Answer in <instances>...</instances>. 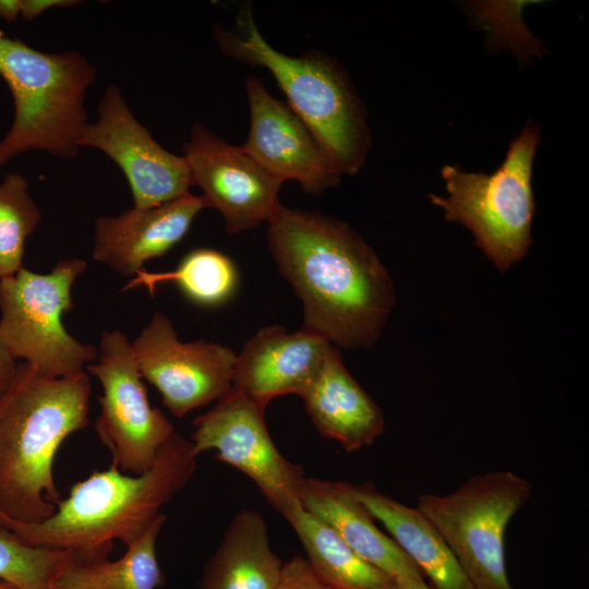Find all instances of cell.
I'll use <instances>...</instances> for the list:
<instances>
[{
    "instance_id": "ac0fdd59",
    "label": "cell",
    "mask_w": 589,
    "mask_h": 589,
    "mask_svg": "<svg viewBox=\"0 0 589 589\" xmlns=\"http://www.w3.org/2000/svg\"><path fill=\"white\" fill-rule=\"evenodd\" d=\"M300 502L363 560L394 579H423L418 566L376 527L375 519L349 493L346 482L304 477Z\"/></svg>"
},
{
    "instance_id": "d6986e66",
    "label": "cell",
    "mask_w": 589,
    "mask_h": 589,
    "mask_svg": "<svg viewBox=\"0 0 589 589\" xmlns=\"http://www.w3.org/2000/svg\"><path fill=\"white\" fill-rule=\"evenodd\" d=\"M346 484L349 493L383 524L394 542L429 577L434 589H472L437 529L416 506H407L370 483Z\"/></svg>"
},
{
    "instance_id": "83f0119b",
    "label": "cell",
    "mask_w": 589,
    "mask_h": 589,
    "mask_svg": "<svg viewBox=\"0 0 589 589\" xmlns=\"http://www.w3.org/2000/svg\"><path fill=\"white\" fill-rule=\"evenodd\" d=\"M17 365V360L11 356L0 339V395L13 380Z\"/></svg>"
},
{
    "instance_id": "ffe728a7",
    "label": "cell",
    "mask_w": 589,
    "mask_h": 589,
    "mask_svg": "<svg viewBox=\"0 0 589 589\" xmlns=\"http://www.w3.org/2000/svg\"><path fill=\"white\" fill-rule=\"evenodd\" d=\"M281 568L264 518L244 509L235 515L206 562L200 589H277Z\"/></svg>"
},
{
    "instance_id": "6da1fadb",
    "label": "cell",
    "mask_w": 589,
    "mask_h": 589,
    "mask_svg": "<svg viewBox=\"0 0 589 589\" xmlns=\"http://www.w3.org/2000/svg\"><path fill=\"white\" fill-rule=\"evenodd\" d=\"M267 244L302 302V328L337 348L372 347L395 303L393 280L348 224L317 211L280 206Z\"/></svg>"
},
{
    "instance_id": "1f68e13d",
    "label": "cell",
    "mask_w": 589,
    "mask_h": 589,
    "mask_svg": "<svg viewBox=\"0 0 589 589\" xmlns=\"http://www.w3.org/2000/svg\"><path fill=\"white\" fill-rule=\"evenodd\" d=\"M57 589V588H56Z\"/></svg>"
},
{
    "instance_id": "4dcf8cb0",
    "label": "cell",
    "mask_w": 589,
    "mask_h": 589,
    "mask_svg": "<svg viewBox=\"0 0 589 589\" xmlns=\"http://www.w3.org/2000/svg\"><path fill=\"white\" fill-rule=\"evenodd\" d=\"M0 589H19L16 586L7 582V581H0Z\"/></svg>"
},
{
    "instance_id": "8fae6325",
    "label": "cell",
    "mask_w": 589,
    "mask_h": 589,
    "mask_svg": "<svg viewBox=\"0 0 589 589\" xmlns=\"http://www.w3.org/2000/svg\"><path fill=\"white\" fill-rule=\"evenodd\" d=\"M131 349L141 376L157 388L176 418L217 401L232 387L237 353L218 342L180 341L160 311L154 312Z\"/></svg>"
},
{
    "instance_id": "44dd1931",
    "label": "cell",
    "mask_w": 589,
    "mask_h": 589,
    "mask_svg": "<svg viewBox=\"0 0 589 589\" xmlns=\"http://www.w3.org/2000/svg\"><path fill=\"white\" fill-rule=\"evenodd\" d=\"M316 575L336 589H395V579L363 560L329 526L302 508L288 520Z\"/></svg>"
},
{
    "instance_id": "8992f818",
    "label": "cell",
    "mask_w": 589,
    "mask_h": 589,
    "mask_svg": "<svg viewBox=\"0 0 589 589\" xmlns=\"http://www.w3.org/2000/svg\"><path fill=\"white\" fill-rule=\"evenodd\" d=\"M540 133L531 122L510 142L505 159L493 173L442 168L446 197L430 194L448 221L468 228L476 244L500 272L507 271L528 252L534 215L532 166Z\"/></svg>"
},
{
    "instance_id": "7a4b0ae2",
    "label": "cell",
    "mask_w": 589,
    "mask_h": 589,
    "mask_svg": "<svg viewBox=\"0 0 589 589\" xmlns=\"http://www.w3.org/2000/svg\"><path fill=\"white\" fill-rule=\"evenodd\" d=\"M196 457L192 443L175 432L148 471L129 476L111 464L74 483L45 520L22 522L0 513V529L27 545L74 551L89 563L107 560L113 540L128 546L151 529L193 476Z\"/></svg>"
},
{
    "instance_id": "603a6c76",
    "label": "cell",
    "mask_w": 589,
    "mask_h": 589,
    "mask_svg": "<svg viewBox=\"0 0 589 589\" xmlns=\"http://www.w3.org/2000/svg\"><path fill=\"white\" fill-rule=\"evenodd\" d=\"M163 281H173L191 302L214 308L233 296L238 272L226 254L213 249H195L185 254L171 272L140 271L122 290L144 286L153 294L156 285Z\"/></svg>"
},
{
    "instance_id": "5b68a950",
    "label": "cell",
    "mask_w": 589,
    "mask_h": 589,
    "mask_svg": "<svg viewBox=\"0 0 589 589\" xmlns=\"http://www.w3.org/2000/svg\"><path fill=\"white\" fill-rule=\"evenodd\" d=\"M0 76L14 104V117L0 141V167L28 152L74 158L87 127V89L95 65L81 52H45L0 29Z\"/></svg>"
},
{
    "instance_id": "30bf717a",
    "label": "cell",
    "mask_w": 589,
    "mask_h": 589,
    "mask_svg": "<svg viewBox=\"0 0 589 589\" xmlns=\"http://www.w3.org/2000/svg\"><path fill=\"white\" fill-rule=\"evenodd\" d=\"M98 361L86 370L101 384L100 412L95 430L122 472L148 471L175 433L171 422L148 401L131 342L120 330H105Z\"/></svg>"
},
{
    "instance_id": "4fadbf2b",
    "label": "cell",
    "mask_w": 589,
    "mask_h": 589,
    "mask_svg": "<svg viewBox=\"0 0 589 589\" xmlns=\"http://www.w3.org/2000/svg\"><path fill=\"white\" fill-rule=\"evenodd\" d=\"M182 152L192 184L201 188L206 207L220 213L227 232L268 224L283 205V181L202 123L193 124Z\"/></svg>"
},
{
    "instance_id": "4316f807",
    "label": "cell",
    "mask_w": 589,
    "mask_h": 589,
    "mask_svg": "<svg viewBox=\"0 0 589 589\" xmlns=\"http://www.w3.org/2000/svg\"><path fill=\"white\" fill-rule=\"evenodd\" d=\"M79 3L76 0H23L20 17L24 22H32L52 8L73 7Z\"/></svg>"
},
{
    "instance_id": "277c9868",
    "label": "cell",
    "mask_w": 589,
    "mask_h": 589,
    "mask_svg": "<svg viewBox=\"0 0 589 589\" xmlns=\"http://www.w3.org/2000/svg\"><path fill=\"white\" fill-rule=\"evenodd\" d=\"M213 37L225 56L272 73L288 106L344 175L362 168L371 145L366 112L349 75L335 59L315 49L296 57L276 50L259 31L250 4L240 10L235 27L216 25Z\"/></svg>"
},
{
    "instance_id": "ba28073f",
    "label": "cell",
    "mask_w": 589,
    "mask_h": 589,
    "mask_svg": "<svg viewBox=\"0 0 589 589\" xmlns=\"http://www.w3.org/2000/svg\"><path fill=\"white\" fill-rule=\"evenodd\" d=\"M85 268V261L67 259L48 274L22 267L0 278V339L13 358L51 377L80 374L97 359V349L71 336L61 322L73 309L71 289Z\"/></svg>"
},
{
    "instance_id": "7c38bea8",
    "label": "cell",
    "mask_w": 589,
    "mask_h": 589,
    "mask_svg": "<svg viewBox=\"0 0 589 589\" xmlns=\"http://www.w3.org/2000/svg\"><path fill=\"white\" fill-rule=\"evenodd\" d=\"M80 147L98 149L117 164L130 185L134 207L164 204L189 193L193 185L184 157L152 136L113 83L105 88L97 119L87 124Z\"/></svg>"
},
{
    "instance_id": "9c48e42d",
    "label": "cell",
    "mask_w": 589,
    "mask_h": 589,
    "mask_svg": "<svg viewBox=\"0 0 589 589\" xmlns=\"http://www.w3.org/2000/svg\"><path fill=\"white\" fill-rule=\"evenodd\" d=\"M265 409L231 387L212 409L193 420L190 442L196 456L215 450L216 459L244 473L288 521L302 508L303 470L275 446L265 423Z\"/></svg>"
},
{
    "instance_id": "3957f363",
    "label": "cell",
    "mask_w": 589,
    "mask_h": 589,
    "mask_svg": "<svg viewBox=\"0 0 589 589\" xmlns=\"http://www.w3.org/2000/svg\"><path fill=\"white\" fill-rule=\"evenodd\" d=\"M89 376L51 377L19 363L0 395V513L22 522L51 516L61 498L53 461L62 442L88 424Z\"/></svg>"
},
{
    "instance_id": "9a60e30c",
    "label": "cell",
    "mask_w": 589,
    "mask_h": 589,
    "mask_svg": "<svg viewBox=\"0 0 589 589\" xmlns=\"http://www.w3.org/2000/svg\"><path fill=\"white\" fill-rule=\"evenodd\" d=\"M333 345L300 327L264 326L237 353L232 387L267 407L274 398L301 396L321 370Z\"/></svg>"
},
{
    "instance_id": "e0dca14e",
    "label": "cell",
    "mask_w": 589,
    "mask_h": 589,
    "mask_svg": "<svg viewBox=\"0 0 589 589\" xmlns=\"http://www.w3.org/2000/svg\"><path fill=\"white\" fill-rule=\"evenodd\" d=\"M300 397L320 434L348 453L371 445L384 430L382 409L346 369L335 346Z\"/></svg>"
},
{
    "instance_id": "7402d4cb",
    "label": "cell",
    "mask_w": 589,
    "mask_h": 589,
    "mask_svg": "<svg viewBox=\"0 0 589 589\" xmlns=\"http://www.w3.org/2000/svg\"><path fill=\"white\" fill-rule=\"evenodd\" d=\"M165 522L166 516L161 514L117 561L107 558L72 567L60 578L57 589H157L163 586L156 541Z\"/></svg>"
},
{
    "instance_id": "cb8c5ba5",
    "label": "cell",
    "mask_w": 589,
    "mask_h": 589,
    "mask_svg": "<svg viewBox=\"0 0 589 589\" xmlns=\"http://www.w3.org/2000/svg\"><path fill=\"white\" fill-rule=\"evenodd\" d=\"M89 564L74 551L27 545L0 529V579L19 589H56L72 567Z\"/></svg>"
},
{
    "instance_id": "f1b7e54d",
    "label": "cell",
    "mask_w": 589,
    "mask_h": 589,
    "mask_svg": "<svg viewBox=\"0 0 589 589\" xmlns=\"http://www.w3.org/2000/svg\"><path fill=\"white\" fill-rule=\"evenodd\" d=\"M23 0H0V20L15 23L21 15Z\"/></svg>"
},
{
    "instance_id": "2e32d148",
    "label": "cell",
    "mask_w": 589,
    "mask_h": 589,
    "mask_svg": "<svg viewBox=\"0 0 589 589\" xmlns=\"http://www.w3.org/2000/svg\"><path fill=\"white\" fill-rule=\"evenodd\" d=\"M205 207L202 195L189 192L154 207L133 206L117 216L98 217L93 259L122 276H135L145 262L179 243Z\"/></svg>"
},
{
    "instance_id": "52a82bcc",
    "label": "cell",
    "mask_w": 589,
    "mask_h": 589,
    "mask_svg": "<svg viewBox=\"0 0 589 589\" xmlns=\"http://www.w3.org/2000/svg\"><path fill=\"white\" fill-rule=\"evenodd\" d=\"M532 490L525 478L495 470L473 476L445 495L422 494L416 507L437 529L472 589H514L505 532Z\"/></svg>"
},
{
    "instance_id": "f546056e",
    "label": "cell",
    "mask_w": 589,
    "mask_h": 589,
    "mask_svg": "<svg viewBox=\"0 0 589 589\" xmlns=\"http://www.w3.org/2000/svg\"><path fill=\"white\" fill-rule=\"evenodd\" d=\"M395 589H433L429 587L424 579L396 578Z\"/></svg>"
},
{
    "instance_id": "d4e9b609",
    "label": "cell",
    "mask_w": 589,
    "mask_h": 589,
    "mask_svg": "<svg viewBox=\"0 0 589 589\" xmlns=\"http://www.w3.org/2000/svg\"><path fill=\"white\" fill-rule=\"evenodd\" d=\"M40 220L26 178L5 175L0 182V278L13 276L23 267L25 241Z\"/></svg>"
},
{
    "instance_id": "484cf974",
    "label": "cell",
    "mask_w": 589,
    "mask_h": 589,
    "mask_svg": "<svg viewBox=\"0 0 589 589\" xmlns=\"http://www.w3.org/2000/svg\"><path fill=\"white\" fill-rule=\"evenodd\" d=\"M277 589H336L320 578L308 560L296 555L283 564Z\"/></svg>"
},
{
    "instance_id": "5bb4252c",
    "label": "cell",
    "mask_w": 589,
    "mask_h": 589,
    "mask_svg": "<svg viewBox=\"0 0 589 589\" xmlns=\"http://www.w3.org/2000/svg\"><path fill=\"white\" fill-rule=\"evenodd\" d=\"M250 128L241 149L283 182H298L320 195L336 188L344 172L287 103L276 99L255 76L245 80Z\"/></svg>"
}]
</instances>
